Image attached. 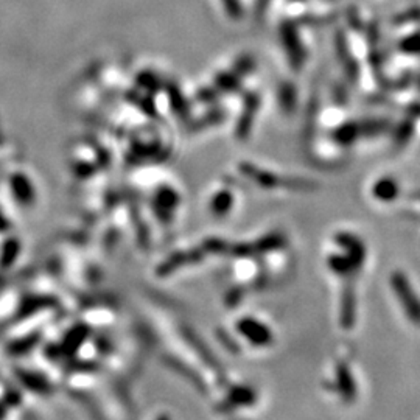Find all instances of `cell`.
Listing matches in <instances>:
<instances>
[{"label": "cell", "mask_w": 420, "mask_h": 420, "mask_svg": "<svg viewBox=\"0 0 420 420\" xmlns=\"http://www.w3.org/2000/svg\"><path fill=\"white\" fill-rule=\"evenodd\" d=\"M412 133H414V125L411 118H405L394 131V145L397 148L405 146L412 137Z\"/></svg>", "instance_id": "9a60e30c"}, {"label": "cell", "mask_w": 420, "mask_h": 420, "mask_svg": "<svg viewBox=\"0 0 420 420\" xmlns=\"http://www.w3.org/2000/svg\"><path fill=\"white\" fill-rule=\"evenodd\" d=\"M279 36L283 50H285V55L288 58L289 66H291V69L296 70V72H299L304 66L307 55L302 41H300L299 36L298 25L291 21H283L279 28Z\"/></svg>", "instance_id": "7a4b0ae2"}, {"label": "cell", "mask_w": 420, "mask_h": 420, "mask_svg": "<svg viewBox=\"0 0 420 420\" xmlns=\"http://www.w3.org/2000/svg\"><path fill=\"white\" fill-rule=\"evenodd\" d=\"M391 288L397 300H400L401 309L412 324L420 325V299L414 291L408 277L401 271H395L391 276Z\"/></svg>", "instance_id": "6da1fadb"}, {"label": "cell", "mask_w": 420, "mask_h": 420, "mask_svg": "<svg viewBox=\"0 0 420 420\" xmlns=\"http://www.w3.org/2000/svg\"><path fill=\"white\" fill-rule=\"evenodd\" d=\"M159 420H168V417H167V416H162Z\"/></svg>", "instance_id": "ffe728a7"}, {"label": "cell", "mask_w": 420, "mask_h": 420, "mask_svg": "<svg viewBox=\"0 0 420 420\" xmlns=\"http://www.w3.org/2000/svg\"><path fill=\"white\" fill-rule=\"evenodd\" d=\"M215 87L218 92L232 93L239 92L241 89V76L236 72H220L215 75Z\"/></svg>", "instance_id": "8fae6325"}, {"label": "cell", "mask_w": 420, "mask_h": 420, "mask_svg": "<svg viewBox=\"0 0 420 420\" xmlns=\"http://www.w3.org/2000/svg\"><path fill=\"white\" fill-rule=\"evenodd\" d=\"M400 186L393 176H383L372 186V197L380 203H393L399 198Z\"/></svg>", "instance_id": "52a82bcc"}, {"label": "cell", "mask_w": 420, "mask_h": 420, "mask_svg": "<svg viewBox=\"0 0 420 420\" xmlns=\"http://www.w3.org/2000/svg\"><path fill=\"white\" fill-rule=\"evenodd\" d=\"M333 140L341 146H352L355 142L362 137L360 122H346L333 129Z\"/></svg>", "instance_id": "9c48e42d"}, {"label": "cell", "mask_w": 420, "mask_h": 420, "mask_svg": "<svg viewBox=\"0 0 420 420\" xmlns=\"http://www.w3.org/2000/svg\"><path fill=\"white\" fill-rule=\"evenodd\" d=\"M254 69H256V59L247 55L240 56L234 64V72H236L240 76L252 74Z\"/></svg>", "instance_id": "e0dca14e"}, {"label": "cell", "mask_w": 420, "mask_h": 420, "mask_svg": "<svg viewBox=\"0 0 420 420\" xmlns=\"http://www.w3.org/2000/svg\"><path fill=\"white\" fill-rule=\"evenodd\" d=\"M336 245L344 250V256L360 269L366 258V250L363 241H360L358 236L347 232H340L335 235Z\"/></svg>", "instance_id": "8992f818"}, {"label": "cell", "mask_w": 420, "mask_h": 420, "mask_svg": "<svg viewBox=\"0 0 420 420\" xmlns=\"http://www.w3.org/2000/svg\"><path fill=\"white\" fill-rule=\"evenodd\" d=\"M234 207V195L229 190H220L210 199V212L215 217H226Z\"/></svg>", "instance_id": "30bf717a"}, {"label": "cell", "mask_w": 420, "mask_h": 420, "mask_svg": "<svg viewBox=\"0 0 420 420\" xmlns=\"http://www.w3.org/2000/svg\"><path fill=\"white\" fill-rule=\"evenodd\" d=\"M240 171L246 177H250L256 184L263 188H277V187H310V184L302 182L300 179H285V177H280L279 175L273 173V171L262 170L256 167L254 164L250 162H241L240 164Z\"/></svg>", "instance_id": "3957f363"}, {"label": "cell", "mask_w": 420, "mask_h": 420, "mask_svg": "<svg viewBox=\"0 0 420 420\" xmlns=\"http://www.w3.org/2000/svg\"><path fill=\"white\" fill-rule=\"evenodd\" d=\"M260 104H262V100H260L258 93L251 92L245 97L243 111H241V115L235 125V137H239L240 140L250 137L254 120H256V114L260 109Z\"/></svg>", "instance_id": "5b68a950"}, {"label": "cell", "mask_w": 420, "mask_h": 420, "mask_svg": "<svg viewBox=\"0 0 420 420\" xmlns=\"http://www.w3.org/2000/svg\"><path fill=\"white\" fill-rule=\"evenodd\" d=\"M296 2H304V0H296Z\"/></svg>", "instance_id": "44dd1931"}, {"label": "cell", "mask_w": 420, "mask_h": 420, "mask_svg": "<svg viewBox=\"0 0 420 420\" xmlns=\"http://www.w3.org/2000/svg\"><path fill=\"white\" fill-rule=\"evenodd\" d=\"M236 332H239L243 338L250 342L251 346L256 347H268L273 344L274 335L271 332L269 327L263 324L258 319L252 316H245L236 322Z\"/></svg>", "instance_id": "277c9868"}, {"label": "cell", "mask_w": 420, "mask_h": 420, "mask_svg": "<svg viewBox=\"0 0 420 420\" xmlns=\"http://www.w3.org/2000/svg\"><path fill=\"white\" fill-rule=\"evenodd\" d=\"M217 97H218V89L217 91H214V89H203V91L199 92V96H198V100L199 102H204V103H212L214 102V100H217Z\"/></svg>", "instance_id": "d6986e66"}, {"label": "cell", "mask_w": 420, "mask_h": 420, "mask_svg": "<svg viewBox=\"0 0 420 420\" xmlns=\"http://www.w3.org/2000/svg\"><path fill=\"white\" fill-rule=\"evenodd\" d=\"M279 103L280 108L285 112H293L296 108V103H298V93H296V89L293 85H282L279 87Z\"/></svg>", "instance_id": "5bb4252c"}, {"label": "cell", "mask_w": 420, "mask_h": 420, "mask_svg": "<svg viewBox=\"0 0 420 420\" xmlns=\"http://www.w3.org/2000/svg\"><path fill=\"white\" fill-rule=\"evenodd\" d=\"M220 2L230 19L239 21L243 16V7H241L240 0H220Z\"/></svg>", "instance_id": "ac0fdd59"}, {"label": "cell", "mask_w": 420, "mask_h": 420, "mask_svg": "<svg viewBox=\"0 0 420 420\" xmlns=\"http://www.w3.org/2000/svg\"><path fill=\"white\" fill-rule=\"evenodd\" d=\"M355 322V294L353 288H346L341 300V324L342 327L351 329Z\"/></svg>", "instance_id": "7c38bea8"}, {"label": "cell", "mask_w": 420, "mask_h": 420, "mask_svg": "<svg viewBox=\"0 0 420 420\" xmlns=\"http://www.w3.org/2000/svg\"><path fill=\"white\" fill-rule=\"evenodd\" d=\"M336 380H338V389L342 399L346 401H353L355 397H357V388H355L353 375L347 364H338V368H336Z\"/></svg>", "instance_id": "ba28073f"}, {"label": "cell", "mask_w": 420, "mask_h": 420, "mask_svg": "<svg viewBox=\"0 0 420 420\" xmlns=\"http://www.w3.org/2000/svg\"><path fill=\"white\" fill-rule=\"evenodd\" d=\"M400 50L408 55H420V33L410 34L401 41Z\"/></svg>", "instance_id": "2e32d148"}, {"label": "cell", "mask_w": 420, "mask_h": 420, "mask_svg": "<svg viewBox=\"0 0 420 420\" xmlns=\"http://www.w3.org/2000/svg\"><path fill=\"white\" fill-rule=\"evenodd\" d=\"M360 128H362V137H377L388 131L389 122L383 118H369L360 122Z\"/></svg>", "instance_id": "4fadbf2b"}]
</instances>
